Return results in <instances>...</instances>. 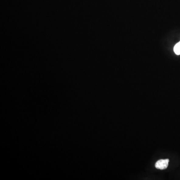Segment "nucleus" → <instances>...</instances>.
Segmentation results:
<instances>
[{
    "label": "nucleus",
    "mask_w": 180,
    "mask_h": 180,
    "mask_svg": "<svg viewBox=\"0 0 180 180\" xmlns=\"http://www.w3.org/2000/svg\"><path fill=\"white\" fill-rule=\"evenodd\" d=\"M174 51L176 55H180V41L176 44L174 48Z\"/></svg>",
    "instance_id": "2"
},
{
    "label": "nucleus",
    "mask_w": 180,
    "mask_h": 180,
    "mask_svg": "<svg viewBox=\"0 0 180 180\" xmlns=\"http://www.w3.org/2000/svg\"><path fill=\"white\" fill-rule=\"evenodd\" d=\"M169 162V159L160 160L156 162V163L155 164V167L157 169H160V170H164V169L167 168Z\"/></svg>",
    "instance_id": "1"
}]
</instances>
